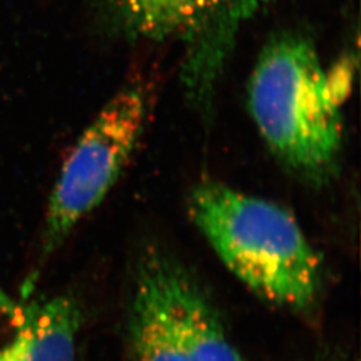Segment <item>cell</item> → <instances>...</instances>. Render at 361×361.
<instances>
[{
	"instance_id": "277c9868",
	"label": "cell",
	"mask_w": 361,
	"mask_h": 361,
	"mask_svg": "<svg viewBox=\"0 0 361 361\" xmlns=\"http://www.w3.org/2000/svg\"><path fill=\"white\" fill-rule=\"evenodd\" d=\"M129 335L138 361H245L201 286L162 252L141 259Z\"/></svg>"
},
{
	"instance_id": "5b68a950",
	"label": "cell",
	"mask_w": 361,
	"mask_h": 361,
	"mask_svg": "<svg viewBox=\"0 0 361 361\" xmlns=\"http://www.w3.org/2000/svg\"><path fill=\"white\" fill-rule=\"evenodd\" d=\"M79 325L73 297L31 300L0 286V361H75Z\"/></svg>"
},
{
	"instance_id": "8992f818",
	"label": "cell",
	"mask_w": 361,
	"mask_h": 361,
	"mask_svg": "<svg viewBox=\"0 0 361 361\" xmlns=\"http://www.w3.org/2000/svg\"><path fill=\"white\" fill-rule=\"evenodd\" d=\"M265 0H107L128 35L146 40H201L228 28Z\"/></svg>"
},
{
	"instance_id": "6da1fadb",
	"label": "cell",
	"mask_w": 361,
	"mask_h": 361,
	"mask_svg": "<svg viewBox=\"0 0 361 361\" xmlns=\"http://www.w3.org/2000/svg\"><path fill=\"white\" fill-rule=\"evenodd\" d=\"M348 73L325 68L305 37L284 34L258 55L247 83V104L264 141L302 180H329L344 135Z\"/></svg>"
},
{
	"instance_id": "3957f363",
	"label": "cell",
	"mask_w": 361,
	"mask_h": 361,
	"mask_svg": "<svg viewBox=\"0 0 361 361\" xmlns=\"http://www.w3.org/2000/svg\"><path fill=\"white\" fill-rule=\"evenodd\" d=\"M150 111L146 85L134 82L104 104L66 159L52 190L39 245L38 265L22 288L30 297L40 265L116 185L142 135Z\"/></svg>"
},
{
	"instance_id": "7a4b0ae2",
	"label": "cell",
	"mask_w": 361,
	"mask_h": 361,
	"mask_svg": "<svg viewBox=\"0 0 361 361\" xmlns=\"http://www.w3.org/2000/svg\"><path fill=\"white\" fill-rule=\"evenodd\" d=\"M189 213L219 259L257 296L310 308L322 288V257L290 212L219 182H202Z\"/></svg>"
}]
</instances>
